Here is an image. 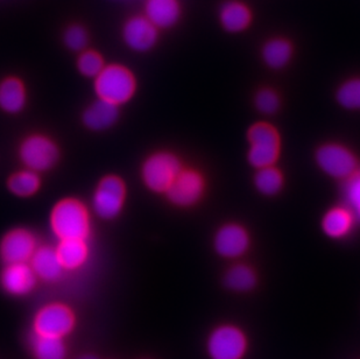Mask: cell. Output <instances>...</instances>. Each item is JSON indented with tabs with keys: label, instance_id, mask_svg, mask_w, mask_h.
Segmentation results:
<instances>
[{
	"label": "cell",
	"instance_id": "cell-1",
	"mask_svg": "<svg viewBox=\"0 0 360 359\" xmlns=\"http://www.w3.org/2000/svg\"><path fill=\"white\" fill-rule=\"evenodd\" d=\"M51 229L60 241H85L90 234L88 211L79 201H61L51 214Z\"/></svg>",
	"mask_w": 360,
	"mask_h": 359
},
{
	"label": "cell",
	"instance_id": "cell-2",
	"mask_svg": "<svg viewBox=\"0 0 360 359\" xmlns=\"http://www.w3.org/2000/svg\"><path fill=\"white\" fill-rule=\"evenodd\" d=\"M96 92L99 99L120 106L132 99L136 92V80L122 65L104 67L96 77Z\"/></svg>",
	"mask_w": 360,
	"mask_h": 359
},
{
	"label": "cell",
	"instance_id": "cell-3",
	"mask_svg": "<svg viewBox=\"0 0 360 359\" xmlns=\"http://www.w3.org/2000/svg\"><path fill=\"white\" fill-rule=\"evenodd\" d=\"M248 161L255 168L273 166L280 154V137L276 127L258 122L248 131Z\"/></svg>",
	"mask_w": 360,
	"mask_h": 359
},
{
	"label": "cell",
	"instance_id": "cell-4",
	"mask_svg": "<svg viewBox=\"0 0 360 359\" xmlns=\"http://www.w3.org/2000/svg\"><path fill=\"white\" fill-rule=\"evenodd\" d=\"M181 170L180 160L173 153H155L143 163V182L153 191L166 193Z\"/></svg>",
	"mask_w": 360,
	"mask_h": 359
},
{
	"label": "cell",
	"instance_id": "cell-5",
	"mask_svg": "<svg viewBox=\"0 0 360 359\" xmlns=\"http://www.w3.org/2000/svg\"><path fill=\"white\" fill-rule=\"evenodd\" d=\"M316 163L324 173L333 179L347 180L357 172L354 153L340 144H326L316 152Z\"/></svg>",
	"mask_w": 360,
	"mask_h": 359
},
{
	"label": "cell",
	"instance_id": "cell-6",
	"mask_svg": "<svg viewBox=\"0 0 360 359\" xmlns=\"http://www.w3.org/2000/svg\"><path fill=\"white\" fill-rule=\"evenodd\" d=\"M246 349V336L235 325L218 327L207 339V353L211 359H241Z\"/></svg>",
	"mask_w": 360,
	"mask_h": 359
},
{
	"label": "cell",
	"instance_id": "cell-7",
	"mask_svg": "<svg viewBox=\"0 0 360 359\" xmlns=\"http://www.w3.org/2000/svg\"><path fill=\"white\" fill-rule=\"evenodd\" d=\"M21 161L28 170L46 172L55 166L58 160V149L46 137L32 136L25 140L20 147Z\"/></svg>",
	"mask_w": 360,
	"mask_h": 359
},
{
	"label": "cell",
	"instance_id": "cell-8",
	"mask_svg": "<svg viewBox=\"0 0 360 359\" xmlns=\"http://www.w3.org/2000/svg\"><path fill=\"white\" fill-rule=\"evenodd\" d=\"M205 190L202 174L198 170H182L170 184L166 194L172 203L177 207H191L202 199Z\"/></svg>",
	"mask_w": 360,
	"mask_h": 359
},
{
	"label": "cell",
	"instance_id": "cell-9",
	"mask_svg": "<svg viewBox=\"0 0 360 359\" xmlns=\"http://www.w3.org/2000/svg\"><path fill=\"white\" fill-rule=\"evenodd\" d=\"M125 184L117 177L102 180L94 196V210L104 220H112L122 211L125 201Z\"/></svg>",
	"mask_w": 360,
	"mask_h": 359
},
{
	"label": "cell",
	"instance_id": "cell-10",
	"mask_svg": "<svg viewBox=\"0 0 360 359\" xmlns=\"http://www.w3.org/2000/svg\"><path fill=\"white\" fill-rule=\"evenodd\" d=\"M75 317L72 310L63 305H49L41 309L35 317V334L51 337H63L72 332Z\"/></svg>",
	"mask_w": 360,
	"mask_h": 359
},
{
	"label": "cell",
	"instance_id": "cell-11",
	"mask_svg": "<svg viewBox=\"0 0 360 359\" xmlns=\"http://www.w3.org/2000/svg\"><path fill=\"white\" fill-rule=\"evenodd\" d=\"M37 251V241L31 232L14 230L7 234L0 245V254L7 265L26 264Z\"/></svg>",
	"mask_w": 360,
	"mask_h": 359
},
{
	"label": "cell",
	"instance_id": "cell-12",
	"mask_svg": "<svg viewBox=\"0 0 360 359\" xmlns=\"http://www.w3.org/2000/svg\"><path fill=\"white\" fill-rule=\"evenodd\" d=\"M248 231L238 224H226L214 236V250L219 256L229 259L241 257L250 248Z\"/></svg>",
	"mask_w": 360,
	"mask_h": 359
},
{
	"label": "cell",
	"instance_id": "cell-13",
	"mask_svg": "<svg viewBox=\"0 0 360 359\" xmlns=\"http://www.w3.org/2000/svg\"><path fill=\"white\" fill-rule=\"evenodd\" d=\"M124 40L133 51H150L157 44L158 27L147 18H132L124 27Z\"/></svg>",
	"mask_w": 360,
	"mask_h": 359
},
{
	"label": "cell",
	"instance_id": "cell-14",
	"mask_svg": "<svg viewBox=\"0 0 360 359\" xmlns=\"http://www.w3.org/2000/svg\"><path fill=\"white\" fill-rule=\"evenodd\" d=\"M5 291L13 295H26L37 285V275L27 264L7 265L1 275Z\"/></svg>",
	"mask_w": 360,
	"mask_h": 359
},
{
	"label": "cell",
	"instance_id": "cell-15",
	"mask_svg": "<svg viewBox=\"0 0 360 359\" xmlns=\"http://www.w3.org/2000/svg\"><path fill=\"white\" fill-rule=\"evenodd\" d=\"M120 118V108L116 104L99 99L97 102L86 108L83 115V122L89 129L103 131L115 125Z\"/></svg>",
	"mask_w": 360,
	"mask_h": 359
},
{
	"label": "cell",
	"instance_id": "cell-16",
	"mask_svg": "<svg viewBox=\"0 0 360 359\" xmlns=\"http://www.w3.org/2000/svg\"><path fill=\"white\" fill-rule=\"evenodd\" d=\"M31 267L35 275L46 282H55L61 278L63 266L58 259L56 250L51 248H38L31 259Z\"/></svg>",
	"mask_w": 360,
	"mask_h": 359
},
{
	"label": "cell",
	"instance_id": "cell-17",
	"mask_svg": "<svg viewBox=\"0 0 360 359\" xmlns=\"http://www.w3.org/2000/svg\"><path fill=\"white\" fill-rule=\"evenodd\" d=\"M177 0H147L146 18L155 27L168 28L180 18Z\"/></svg>",
	"mask_w": 360,
	"mask_h": 359
},
{
	"label": "cell",
	"instance_id": "cell-18",
	"mask_svg": "<svg viewBox=\"0 0 360 359\" xmlns=\"http://www.w3.org/2000/svg\"><path fill=\"white\" fill-rule=\"evenodd\" d=\"M354 227V214L349 208L337 207L330 209L323 217L322 227L330 238H343Z\"/></svg>",
	"mask_w": 360,
	"mask_h": 359
},
{
	"label": "cell",
	"instance_id": "cell-19",
	"mask_svg": "<svg viewBox=\"0 0 360 359\" xmlns=\"http://www.w3.org/2000/svg\"><path fill=\"white\" fill-rule=\"evenodd\" d=\"M26 92L17 78H6L0 84V108L8 113H18L25 108Z\"/></svg>",
	"mask_w": 360,
	"mask_h": 359
},
{
	"label": "cell",
	"instance_id": "cell-20",
	"mask_svg": "<svg viewBox=\"0 0 360 359\" xmlns=\"http://www.w3.org/2000/svg\"><path fill=\"white\" fill-rule=\"evenodd\" d=\"M58 259L63 268L75 270L81 267L88 258V246L82 239H65L56 248Z\"/></svg>",
	"mask_w": 360,
	"mask_h": 359
},
{
	"label": "cell",
	"instance_id": "cell-21",
	"mask_svg": "<svg viewBox=\"0 0 360 359\" xmlns=\"http://www.w3.org/2000/svg\"><path fill=\"white\" fill-rule=\"evenodd\" d=\"M221 23L226 31L232 33L244 31L251 23V13L244 4L229 1L221 7Z\"/></svg>",
	"mask_w": 360,
	"mask_h": 359
},
{
	"label": "cell",
	"instance_id": "cell-22",
	"mask_svg": "<svg viewBox=\"0 0 360 359\" xmlns=\"http://www.w3.org/2000/svg\"><path fill=\"white\" fill-rule=\"evenodd\" d=\"M292 55V46L288 41L283 39H273L262 49V58L266 65L274 69L283 68L288 65Z\"/></svg>",
	"mask_w": 360,
	"mask_h": 359
},
{
	"label": "cell",
	"instance_id": "cell-23",
	"mask_svg": "<svg viewBox=\"0 0 360 359\" xmlns=\"http://www.w3.org/2000/svg\"><path fill=\"white\" fill-rule=\"evenodd\" d=\"M32 348L37 359H65V346L61 337L35 334Z\"/></svg>",
	"mask_w": 360,
	"mask_h": 359
},
{
	"label": "cell",
	"instance_id": "cell-24",
	"mask_svg": "<svg viewBox=\"0 0 360 359\" xmlns=\"http://www.w3.org/2000/svg\"><path fill=\"white\" fill-rule=\"evenodd\" d=\"M224 282L226 287L232 291H251L257 284V275L248 265H235L226 272Z\"/></svg>",
	"mask_w": 360,
	"mask_h": 359
},
{
	"label": "cell",
	"instance_id": "cell-25",
	"mask_svg": "<svg viewBox=\"0 0 360 359\" xmlns=\"http://www.w3.org/2000/svg\"><path fill=\"white\" fill-rule=\"evenodd\" d=\"M255 187L260 193L272 196L279 193L283 186V177L274 166L260 168L255 174Z\"/></svg>",
	"mask_w": 360,
	"mask_h": 359
},
{
	"label": "cell",
	"instance_id": "cell-26",
	"mask_svg": "<svg viewBox=\"0 0 360 359\" xmlns=\"http://www.w3.org/2000/svg\"><path fill=\"white\" fill-rule=\"evenodd\" d=\"M8 188L18 196H32L40 188V179L33 170H22L11 177Z\"/></svg>",
	"mask_w": 360,
	"mask_h": 359
},
{
	"label": "cell",
	"instance_id": "cell-27",
	"mask_svg": "<svg viewBox=\"0 0 360 359\" xmlns=\"http://www.w3.org/2000/svg\"><path fill=\"white\" fill-rule=\"evenodd\" d=\"M337 102L347 110H360V78H352L340 85L337 92Z\"/></svg>",
	"mask_w": 360,
	"mask_h": 359
},
{
	"label": "cell",
	"instance_id": "cell-28",
	"mask_svg": "<svg viewBox=\"0 0 360 359\" xmlns=\"http://www.w3.org/2000/svg\"><path fill=\"white\" fill-rule=\"evenodd\" d=\"M79 69L86 77H97L104 69V62L95 51H85L79 56Z\"/></svg>",
	"mask_w": 360,
	"mask_h": 359
},
{
	"label": "cell",
	"instance_id": "cell-29",
	"mask_svg": "<svg viewBox=\"0 0 360 359\" xmlns=\"http://www.w3.org/2000/svg\"><path fill=\"white\" fill-rule=\"evenodd\" d=\"M344 196L349 204V209L360 217V172L357 170L349 177L344 187Z\"/></svg>",
	"mask_w": 360,
	"mask_h": 359
},
{
	"label": "cell",
	"instance_id": "cell-30",
	"mask_svg": "<svg viewBox=\"0 0 360 359\" xmlns=\"http://www.w3.org/2000/svg\"><path fill=\"white\" fill-rule=\"evenodd\" d=\"M255 106L259 111L266 115H273L280 106L279 96L271 89H262L255 97Z\"/></svg>",
	"mask_w": 360,
	"mask_h": 359
},
{
	"label": "cell",
	"instance_id": "cell-31",
	"mask_svg": "<svg viewBox=\"0 0 360 359\" xmlns=\"http://www.w3.org/2000/svg\"><path fill=\"white\" fill-rule=\"evenodd\" d=\"M65 42L72 51H79L86 47L88 34L81 26H72L65 32Z\"/></svg>",
	"mask_w": 360,
	"mask_h": 359
},
{
	"label": "cell",
	"instance_id": "cell-32",
	"mask_svg": "<svg viewBox=\"0 0 360 359\" xmlns=\"http://www.w3.org/2000/svg\"><path fill=\"white\" fill-rule=\"evenodd\" d=\"M79 359H97L95 356H90V355H86V356L79 357Z\"/></svg>",
	"mask_w": 360,
	"mask_h": 359
}]
</instances>
